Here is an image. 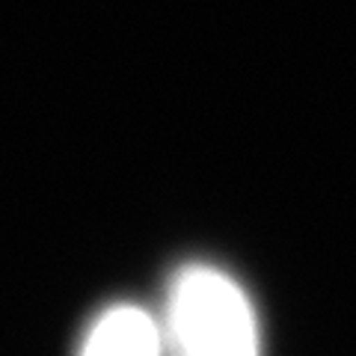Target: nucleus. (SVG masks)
I'll return each instance as SVG.
<instances>
[{"label":"nucleus","mask_w":356,"mask_h":356,"mask_svg":"<svg viewBox=\"0 0 356 356\" xmlns=\"http://www.w3.org/2000/svg\"><path fill=\"white\" fill-rule=\"evenodd\" d=\"M161 330L170 356H259L252 303L232 276L208 264L175 276Z\"/></svg>","instance_id":"obj_1"},{"label":"nucleus","mask_w":356,"mask_h":356,"mask_svg":"<svg viewBox=\"0 0 356 356\" xmlns=\"http://www.w3.org/2000/svg\"><path fill=\"white\" fill-rule=\"evenodd\" d=\"M163 330L146 309L119 303L92 324L81 356H163Z\"/></svg>","instance_id":"obj_2"}]
</instances>
